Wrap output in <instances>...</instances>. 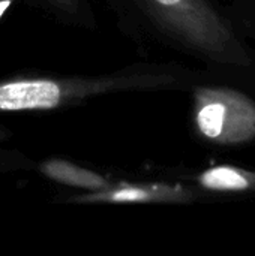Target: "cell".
<instances>
[{"mask_svg":"<svg viewBox=\"0 0 255 256\" xmlns=\"http://www.w3.org/2000/svg\"><path fill=\"white\" fill-rule=\"evenodd\" d=\"M176 82L173 75L120 72L105 76H14L0 80V112L51 111L99 94L155 90Z\"/></svg>","mask_w":255,"mask_h":256,"instance_id":"6da1fadb","label":"cell"},{"mask_svg":"<svg viewBox=\"0 0 255 256\" xmlns=\"http://www.w3.org/2000/svg\"><path fill=\"white\" fill-rule=\"evenodd\" d=\"M149 20L186 50L221 64L249 66L251 57L209 0H134Z\"/></svg>","mask_w":255,"mask_h":256,"instance_id":"7a4b0ae2","label":"cell"},{"mask_svg":"<svg viewBox=\"0 0 255 256\" xmlns=\"http://www.w3.org/2000/svg\"><path fill=\"white\" fill-rule=\"evenodd\" d=\"M195 129L218 146H242L255 140V100L228 87L201 86L194 90Z\"/></svg>","mask_w":255,"mask_h":256,"instance_id":"3957f363","label":"cell"},{"mask_svg":"<svg viewBox=\"0 0 255 256\" xmlns=\"http://www.w3.org/2000/svg\"><path fill=\"white\" fill-rule=\"evenodd\" d=\"M78 204H188L194 201L189 188L170 183H122L71 200Z\"/></svg>","mask_w":255,"mask_h":256,"instance_id":"277c9868","label":"cell"},{"mask_svg":"<svg viewBox=\"0 0 255 256\" xmlns=\"http://www.w3.org/2000/svg\"><path fill=\"white\" fill-rule=\"evenodd\" d=\"M39 172L51 182L84 189L87 192H98L111 186L110 180L96 171L83 168L65 159H47L39 165Z\"/></svg>","mask_w":255,"mask_h":256,"instance_id":"5b68a950","label":"cell"},{"mask_svg":"<svg viewBox=\"0 0 255 256\" xmlns=\"http://www.w3.org/2000/svg\"><path fill=\"white\" fill-rule=\"evenodd\" d=\"M197 182L203 189L210 192L255 194V170L218 165L200 172Z\"/></svg>","mask_w":255,"mask_h":256,"instance_id":"8992f818","label":"cell"},{"mask_svg":"<svg viewBox=\"0 0 255 256\" xmlns=\"http://www.w3.org/2000/svg\"><path fill=\"white\" fill-rule=\"evenodd\" d=\"M32 3L68 22H81L84 20V0H32Z\"/></svg>","mask_w":255,"mask_h":256,"instance_id":"52a82bcc","label":"cell"},{"mask_svg":"<svg viewBox=\"0 0 255 256\" xmlns=\"http://www.w3.org/2000/svg\"><path fill=\"white\" fill-rule=\"evenodd\" d=\"M14 2H15V0H0V20H2V16L6 14V10L12 6Z\"/></svg>","mask_w":255,"mask_h":256,"instance_id":"ba28073f","label":"cell"},{"mask_svg":"<svg viewBox=\"0 0 255 256\" xmlns=\"http://www.w3.org/2000/svg\"><path fill=\"white\" fill-rule=\"evenodd\" d=\"M8 138H9V130L5 129L3 126H0V141H5Z\"/></svg>","mask_w":255,"mask_h":256,"instance_id":"9c48e42d","label":"cell"}]
</instances>
